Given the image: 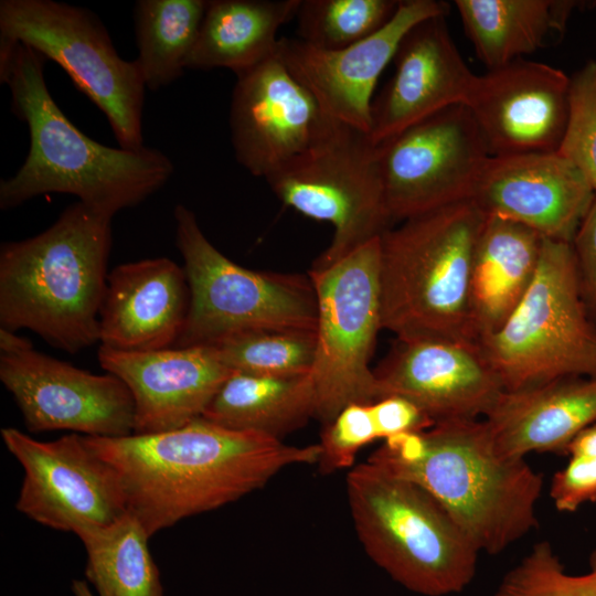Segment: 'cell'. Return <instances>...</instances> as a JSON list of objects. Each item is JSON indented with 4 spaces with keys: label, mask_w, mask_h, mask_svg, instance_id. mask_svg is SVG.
Wrapping results in <instances>:
<instances>
[{
    "label": "cell",
    "mask_w": 596,
    "mask_h": 596,
    "mask_svg": "<svg viewBox=\"0 0 596 596\" xmlns=\"http://www.w3.org/2000/svg\"><path fill=\"white\" fill-rule=\"evenodd\" d=\"M17 44L57 63L105 114L119 147L145 146L140 71L136 61L119 56L94 12L53 0H1L0 51Z\"/></svg>",
    "instance_id": "obj_9"
},
{
    "label": "cell",
    "mask_w": 596,
    "mask_h": 596,
    "mask_svg": "<svg viewBox=\"0 0 596 596\" xmlns=\"http://www.w3.org/2000/svg\"><path fill=\"white\" fill-rule=\"evenodd\" d=\"M300 0H210L185 68H228L235 75L278 49L277 32Z\"/></svg>",
    "instance_id": "obj_25"
},
{
    "label": "cell",
    "mask_w": 596,
    "mask_h": 596,
    "mask_svg": "<svg viewBox=\"0 0 596 596\" xmlns=\"http://www.w3.org/2000/svg\"><path fill=\"white\" fill-rule=\"evenodd\" d=\"M504 391L596 376V327L571 243L543 238L536 274L502 326L477 341Z\"/></svg>",
    "instance_id": "obj_7"
},
{
    "label": "cell",
    "mask_w": 596,
    "mask_h": 596,
    "mask_svg": "<svg viewBox=\"0 0 596 596\" xmlns=\"http://www.w3.org/2000/svg\"><path fill=\"white\" fill-rule=\"evenodd\" d=\"M571 245L582 297L596 327V192Z\"/></svg>",
    "instance_id": "obj_36"
},
{
    "label": "cell",
    "mask_w": 596,
    "mask_h": 596,
    "mask_svg": "<svg viewBox=\"0 0 596 596\" xmlns=\"http://www.w3.org/2000/svg\"><path fill=\"white\" fill-rule=\"evenodd\" d=\"M345 487L359 541L393 581L423 596L471 583L480 553L425 489L369 460L350 469Z\"/></svg>",
    "instance_id": "obj_6"
},
{
    "label": "cell",
    "mask_w": 596,
    "mask_h": 596,
    "mask_svg": "<svg viewBox=\"0 0 596 596\" xmlns=\"http://www.w3.org/2000/svg\"><path fill=\"white\" fill-rule=\"evenodd\" d=\"M485 220L465 200L408 217L382 234V329L400 340L477 342L470 279Z\"/></svg>",
    "instance_id": "obj_5"
},
{
    "label": "cell",
    "mask_w": 596,
    "mask_h": 596,
    "mask_svg": "<svg viewBox=\"0 0 596 596\" xmlns=\"http://www.w3.org/2000/svg\"><path fill=\"white\" fill-rule=\"evenodd\" d=\"M570 456L596 458V422L578 433L566 447Z\"/></svg>",
    "instance_id": "obj_38"
},
{
    "label": "cell",
    "mask_w": 596,
    "mask_h": 596,
    "mask_svg": "<svg viewBox=\"0 0 596 596\" xmlns=\"http://www.w3.org/2000/svg\"><path fill=\"white\" fill-rule=\"evenodd\" d=\"M375 439L379 436L371 404L348 405L324 425L319 443V470L331 473L352 468L359 450Z\"/></svg>",
    "instance_id": "obj_34"
},
{
    "label": "cell",
    "mask_w": 596,
    "mask_h": 596,
    "mask_svg": "<svg viewBox=\"0 0 596 596\" xmlns=\"http://www.w3.org/2000/svg\"><path fill=\"white\" fill-rule=\"evenodd\" d=\"M550 496L561 512H575L596 501V458L571 456L567 465L554 473Z\"/></svg>",
    "instance_id": "obj_35"
},
{
    "label": "cell",
    "mask_w": 596,
    "mask_h": 596,
    "mask_svg": "<svg viewBox=\"0 0 596 596\" xmlns=\"http://www.w3.org/2000/svg\"><path fill=\"white\" fill-rule=\"evenodd\" d=\"M393 221L470 200L490 155L469 108L455 105L377 143Z\"/></svg>",
    "instance_id": "obj_13"
},
{
    "label": "cell",
    "mask_w": 596,
    "mask_h": 596,
    "mask_svg": "<svg viewBox=\"0 0 596 596\" xmlns=\"http://www.w3.org/2000/svg\"><path fill=\"white\" fill-rule=\"evenodd\" d=\"M189 307L184 267L167 257L120 264L107 277L99 312L100 345L130 352L172 348Z\"/></svg>",
    "instance_id": "obj_22"
},
{
    "label": "cell",
    "mask_w": 596,
    "mask_h": 596,
    "mask_svg": "<svg viewBox=\"0 0 596 596\" xmlns=\"http://www.w3.org/2000/svg\"><path fill=\"white\" fill-rule=\"evenodd\" d=\"M77 536L87 554L85 576L97 596H164L148 546L151 536L130 512Z\"/></svg>",
    "instance_id": "obj_28"
},
{
    "label": "cell",
    "mask_w": 596,
    "mask_h": 596,
    "mask_svg": "<svg viewBox=\"0 0 596 596\" xmlns=\"http://www.w3.org/2000/svg\"><path fill=\"white\" fill-rule=\"evenodd\" d=\"M206 0H139L135 6L138 56L146 88L158 91L183 75Z\"/></svg>",
    "instance_id": "obj_29"
},
{
    "label": "cell",
    "mask_w": 596,
    "mask_h": 596,
    "mask_svg": "<svg viewBox=\"0 0 596 596\" xmlns=\"http://www.w3.org/2000/svg\"><path fill=\"white\" fill-rule=\"evenodd\" d=\"M571 77L515 60L476 75L466 102L490 157L557 152L570 115Z\"/></svg>",
    "instance_id": "obj_16"
},
{
    "label": "cell",
    "mask_w": 596,
    "mask_h": 596,
    "mask_svg": "<svg viewBox=\"0 0 596 596\" xmlns=\"http://www.w3.org/2000/svg\"><path fill=\"white\" fill-rule=\"evenodd\" d=\"M111 216L77 201L44 232L0 248V327L77 353L99 342Z\"/></svg>",
    "instance_id": "obj_4"
},
{
    "label": "cell",
    "mask_w": 596,
    "mask_h": 596,
    "mask_svg": "<svg viewBox=\"0 0 596 596\" xmlns=\"http://www.w3.org/2000/svg\"><path fill=\"white\" fill-rule=\"evenodd\" d=\"M100 366L120 379L134 400V434L177 429L202 417L233 373L213 345L119 351L100 345Z\"/></svg>",
    "instance_id": "obj_20"
},
{
    "label": "cell",
    "mask_w": 596,
    "mask_h": 596,
    "mask_svg": "<svg viewBox=\"0 0 596 596\" xmlns=\"http://www.w3.org/2000/svg\"><path fill=\"white\" fill-rule=\"evenodd\" d=\"M340 121L329 117L277 51L236 75L230 126L235 158L266 179L309 152Z\"/></svg>",
    "instance_id": "obj_15"
},
{
    "label": "cell",
    "mask_w": 596,
    "mask_h": 596,
    "mask_svg": "<svg viewBox=\"0 0 596 596\" xmlns=\"http://www.w3.org/2000/svg\"><path fill=\"white\" fill-rule=\"evenodd\" d=\"M379 439L418 433L429 428L434 422L416 405L400 396H385L371 404Z\"/></svg>",
    "instance_id": "obj_37"
},
{
    "label": "cell",
    "mask_w": 596,
    "mask_h": 596,
    "mask_svg": "<svg viewBox=\"0 0 596 596\" xmlns=\"http://www.w3.org/2000/svg\"><path fill=\"white\" fill-rule=\"evenodd\" d=\"M72 592L74 596H95L93 595L88 584L84 581L75 579L72 583Z\"/></svg>",
    "instance_id": "obj_39"
},
{
    "label": "cell",
    "mask_w": 596,
    "mask_h": 596,
    "mask_svg": "<svg viewBox=\"0 0 596 596\" xmlns=\"http://www.w3.org/2000/svg\"><path fill=\"white\" fill-rule=\"evenodd\" d=\"M398 0H300L298 39L321 50H340L385 25Z\"/></svg>",
    "instance_id": "obj_31"
},
{
    "label": "cell",
    "mask_w": 596,
    "mask_h": 596,
    "mask_svg": "<svg viewBox=\"0 0 596 596\" xmlns=\"http://www.w3.org/2000/svg\"><path fill=\"white\" fill-rule=\"evenodd\" d=\"M543 236L522 224L486 216L470 279V313L477 341L498 330L536 274Z\"/></svg>",
    "instance_id": "obj_24"
},
{
    "label": "cell",
    "mask_w": 596,
    "mask_h": 596,
    "mask_svg": "<svg viewBox=\"0 0 596 596\" xmlns=\"http://www.w3.org/2000/svg\"><path fill=\"white\" fill-rule=\"evenodd\" d=\"M396 341L374 370L377 400L403 397L435 424L485 418L504 392L477 342Z\"/></svg>",
    "instance_id": "obj_18"
},
{
    "label": "cell",
    "mask_w": 596,
    "mask_h": 596,
    "mask_svg": "<svg viewBox=\"0 0 596 596\" xmlns=\"http://www.w3.org/2000/svg\"><path fill=\"white\" fill-rule=\"evenodd\" d=\"M557 152L596 192V61L587 62L571 76L570 115Z\"/></svg>",
    "instance_id": "obj_33"
},
{
    "label": "cell",
    "mask_w": 596,
    "mask_h": 596,
    "mask_svg": "<svg viewBox=\"0 0 596 596\" xmlns=\"http://www.w3.org/2000/svg\"><path fill=\"white\" fill-rule=\"evenodd\" d=\"M308 275L317 296L315 417L327 425L348 405L377 401L370 360L382 329L381 236Z\"/></svg>",
    "instance_id": "obj_10"
},
{
    "label": "cell",
    "mask_w": 596,
    "mask_h": 596,
    "mask_svg": "<svg viewBox=\"0 0 596 596\" xmlns=\"http://www.w3.org/2000/svg\"><path fill=\"white\" fill-rule=\"evenodd\" d=\"M316 416L311 374L272 376L233 372L202 417L222 427L279 439Z\"/></svg>",
    "instance_id": "obj_26"
},
{
    "label": "cell",
    "mask_w": 596,
    "mask_h": 596,
    "mask_svg": "<svg viewBox=\"0 0 596 596\" xmlns=\"http://www.w3.org/2000/svg\"><path fill=\"white\" fill-rule=\"evenodd\" d=\"M173 216L190 288L175 348L211 345L248 330L316 331L317 296L309 275L242 267L207 240L192 210L178 204Z\"/></svg>",
    "instance_id": "obj_8"
},
{
    "label": "cell",
    "mask_w": 596,
    "mask_h": 596,
    "mask_svg": "<svg viewBox=\"0 0 596 596\" xmlns=\"http://www.w3.org/2000/svg\"><path fill=\"white\" fill-rule=\"evenodd\" d=\"M368 460L425 489L479 553L497 555L538 525L542 476L524 458L500 454L483 419L385 439Z\"/></svg>",
    "instance_id": "obj_3"
},
{
    "label": "cell",
    "mask_w": 596,
    "mask_h": 596,
    "mask_svg": "<svg viewBox=\"0 0 596 596\" xmlns=\"http://www.w3.org/2000/svg\"><path fill=\"white\" fill-rule=\"evenodd\" d=\"M595 191L558 152L490 157L471 201L486 216L512 221L571 243Z\"/></svg>",
    "instance_id": "obj_19"
},
{
    "label": "cell",
    "mask_w": 596,
    "mask_h": 596,
    "mask_svg": "<svg viewBox=\"0 0 596 596\" xmlns=\"http://www.w3.org/2000/svg\"><path fill=\"white\" fill-rule=\"evenodd\" d=\"M265 180L285 205L334 227L313 269L331 266L391 227L377 145L342 123L316 148Z\"/></svg>",
    "instance_id": "obj_11"
},
{
    "label": "cell",
    "mask_w": 596,
    "mask_h": 596,
    "mask_svg": "<svg viewBox=\"0 0 596 596\" xmlns=\"http://www.w3.org/2000/svg\"><path fill=\"white\" fill-rule=\"evenodd\" d=\"M465 32L489 70L542 47L576 6L566 0H456Z\"/></svg>",
    "instance_id": "obj_27"
},
{
    "label": "cell",
    "mask_w": 596,
    "mask_h": 596,
    "mask_svg": "<svg viewBox=\"0 0 596 596\" xmlns=\"http://www.w3.org/2000/svg\"><path fill=\"white\" fill-rule=\"evenodd\" d=\"M45 61L23 44L0 51V81L10 88L13 114L30 132L25 161L0 182V209L55 192L76 195L86 206L113 217L161 189L174 171L170 158L146 146L108 147L83 134L50 94Z\"/></svg>",
    "instance_id": "obj_2"
},
{
    "label": "cell",
    "mask_w": 596,
    "mask_h": 596,
    "mask_svg": "<svg viewBox=\"0 0 596 596\" xmlns=\"http://www.w3.org/2000/svg\"><path fill=\"white\" fill-rule=\"evenodd\" d=\"M0 434L24 472L15 508L31 520L77 535L110 524L127 512L115 470L84 435L71 433L41 441L13 427L2 428Z\"/></svg>",
    "instance_id": "obj_14"
},
{
    "label": "cell",
    "mask_w": 596,
    "mask_h": 596,
    "mask_svg": "<svg viewBox=\"0 0 596 596\" xmlns=\"http://www.w3.org/2000/svg\"><path fill=\"white\" fill-rule=\"evenodd\" d=\"M233 372L292 376L311 374L316 331L265 329L231 334L211 344Z\"/></svg>",
    "instance_id": "obj_30"
},
{
    "label": "cell",
    "mask_w": 596,
    "mask_h": 596,
    "mask_svg": "<svg viewBox=\"0 0 596 596\" xmlns=\"http://www.w3.org/2000/svg\"><path fill=\"white\" fill-rule=\"evenodd\" d=\"M394 60L392 78L372 102L369 137L375 145L445 108L465 105L476 78L456 47L444 15L413 26Z\"/></svg>",
    "instance_id": "obj_21"
},
{
    "label": "cell",
    "mask_w": 596,
    "mask_h": 596,
    "mask_svg": "<svg viewBox=\"0 0 596 596\" xmlns=\"http://www.w3.org/2000/svg\"><path fill=\"white\" fill-rule=\"evenodd\" d=\"M448 12L445 1L403 0L385 25L350 46L321 50L281 38L278 52L329 117L369 135L375 84L401 41L417 23Z\"/></svg>",
    "instance_id": "obj_17"
},
{
    "label": "cell",
    "mask_w": 596,
    "mask_h": 596,
    "mask_svg": "<svg viewBox=\"0 0 596 596\" xmlns=\"http://www.w3.org/2000/svg\"><path fill=\"white\" fill-rule=\"evenodd\" d=\"M85 438L115 470L127 511L150 536L263 488L287 467L320 458L319 444L291 446L203 417L163 433Z\"/></svg>",
    "instance_id": "obj_1"
},
{
    "label": "cell",
    "mask_w": 596,
    "mask_h": 596,
    "mask_svg": "<svg viewBox=\"0 0 596 596\" xmlns=\"http://www.w3.org/2000/svg\"><path fill=\"white\" fill-rule=\"evenodd\" d=\"M493 596H596V550L588 570L566 572L549 542H540L502 577Z\"/></svg>",
    "instance_id": "obj_32"
},
{
    "label": "cell",
    "mask_w": 596,
    "mask_h": 596,
    "mask_svg": "<svg viewBox=\"0 0 596 596\" xmlns=\"http://www.w3.org/2000/svg\"><path fill=\"white\" fill-rule=\"evenodd\" d=\"M0 380L32 433L71 430L106 438L134 434V400L120 379L39 352L29 339L2 328Z\"/></svg>",
    "instance_id": "obj_12"
},
{
    "label": "cell",
    "mask_w": 596,
    "mask_h": 596,
    "mask_svg": "<svg viewBox=\"0 0 596 596\" xmlns=\"http://www.w3.org/2000/svg\"><path fill=\"white\" fill-rule=\"evenodd\" d=\"M500 454L564 453L596 422V376H572L504 391L483 418Z\"/></svg>",
    "instance_id": "obj_23"
}]
</instances>
